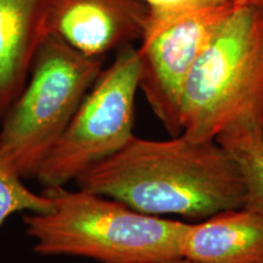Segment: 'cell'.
<instances>
[{
	"mask_svg": "<svg viewBox=\"0 0 263 263\" xmlns=\"http://www.w3.org/2000/svg\"><path fill=\"white\" fill-rule=\"evenodd\" d=\"M74 182L136 211L195 222L244 207L246 194L239 166L215 139L194 140L183 133L168 140L134 136Z\"/></svg>",
	"mask_w": 263,
	"mask_h": 263,
	"instance_id": "1",
	"label": "cell"
},
{
	"mask_svg": "<svg viewBox=\"0 0 263 263\" xmlns=\"http://www.w3.org/2000/svg\"><path fill=\"white\" fill-rule=\"evenodd\" d=\"M54 200L49 212L24 217L33 250L44 256H74L101 263H154L182 258L186 223L147 215L78 188H44Z\"/></svg>",
	"mask_w": 263,
	"mask_h": 263,
	"instance_id": "2",
	"label": "cell"
},
{
	"mask_svg": "<svg viewBox=\"0 0 263 263\" xmlns=\"http://www.w3.org/2000/svg\"><path fill=\"white\" fill-rule=\"evenodd\" d=\"M183 134L213 140L233 129H263V8L241 4L219 26L186 78Z\"/></svg>",
	"mask_w": 263,
	"mask_h": 263,
	"instance_id": "3",
	"label": "cell"
},
{
	"mask_svg": "<svg viewBox=\"0 0 263 263\" xmlns=\"http://www.w3.org/2000/svg\"><path fill=\"white\" fill-rule=\"evenodd\" d=\"M104 59L88 58L47 34L25 88L0 118V156L22 179L35 178L97 78Z\"/></svg>",
	"mask_w": 263,
	"mask_h": 263,
	"instance_id": "4",
	"label": "cell"
},
{
	"mask_svg": "<svg viewBox=\"0 0 263 263\" xmlns=\"http://www.w3.org/2000/svg\"><path fill=\"white\" fill-rule=\"evenodd\" d=\"M139 55L133 44L118 49L71 122L43 161L35 179L44 188L64 186L122 150L133 139Z\"/></svg>",
	"mask_w": 263,
	"mask_h": 263,
	"instance_id": "5",
	"label": "cell"
},
{
	"mask_svg": "<svg viewBox=\"0 0 263 263\" xmlns=\"http://www.w3.org/2000/svg\"><path fill=\"white\" fill-rule=\"evenodd\" d=\"M193 0L150 9L140 47L139 89L171 137L183 133L180 103L186 78L210 39L239 5Z\"/></svg>",
	"mask_w": 263,
	"mask_h": 263,
	"instance_id": "6",
	"label": "cell"
},
{
	"mask_svg": "<svg viewBox=\"0 0 263 263\" xmlns=\"http://www.w3.org/2000/svg\"><path fill=\"white\" fill-rule=\"evenodd\" d=\"M147 15L144 0H52L47 28L85 57L104 59L140 41Z\"/></svg>",
	"mask_w": 263,
	"mask_h": 263,
	"instance_id": "7",
	"label": "cell"
},
{
	"mask_svg": "<svg viewBox=\"0 0 263 263\" xmlns=\"http://www.w3.org/2000/svg\"><path fill=\"white\" fill-rule=\"evenodd\" d=\"M52 0H0V118L27 83Z\"/></svg>",
	"mask_w": 263,
	"mask_h": 263,
	"instance_id": "8",
	"label": "cell"
},
{
	"mask_svg": "<svg viewBox=\"0 0 263 263\" xmlns=\"http://www.w3.org/2000/svg\"><path fill=\"white\" fill-rule=\"evenodd\" d=\"M180 255L195 263H263V213L240 207L186 223Z\"/></svg>",
	"mask_w": 263,
	"mask_h": 263,
	"instance_id": "9",
	"label": "cell"
},
{
	"mask_svg": "<svg viewBox=\"0 0 263 263\" xmlns=\"http://www.w3.org/2000/svg\"><path fill=\"white\" fill-rule=\"evenodd\" d=\"M235 161L245 184L244 207L263 213V129H233L215 139Z\"/></svg>",
	"mask_w": 263,
	"mask_h": 263,
	"instance_id": "10",
	"label": "cell"
},
{
	"mask_svg": "<svg viewBox=\"0 0 263 263\" xmlns=\"http://www.w3.org/2000/svg\"><path fill=\"white\" fill-rule=\"evenodd\" d=\"M54 200L47 193L37 194L25 185L24 179L12 171L0 156V227L16 212H49Z\"/></svg>",
	"mask_w": 263,
	"mask_h": 263,
	"instance_id": "11",
	"label": "cell"
},
{
	"mask_svg": "<svg viewBox=\"0 0 263 263\" xmlns=\"http://www.w3.org/2000/svg\"><path fill=\"white\" fill-rule=\"evenodd\" d=\"M150 9H157V8H168V6L178 5L182 3L193 2V0H144ZM235 2L244 3V4L261 6L263 8V0H235Z\"/></svg>",
	"mask_w": 263,
	"mask_h": 263,
	"instance_id": "12",
	"label": "cell"
},
{
	"mask_svg": "<svg viewBox=\"0 0 263 263\" xmlns=\"http://www.w3.org/2000/svg\"><path fill=\"white\" fill-rule=\"evenodd\" d=\"M154 263H195L192 261H188L185 258H178V259H172V261H163V262H154Z\"/></svg>",
	"mask_w": 263,
	"mask_h": 263,
	"instance_id": "13",
	"label": "cell"
}]
</instances>
